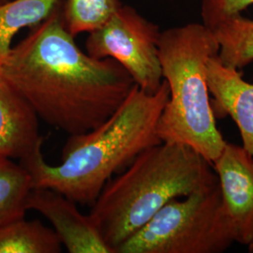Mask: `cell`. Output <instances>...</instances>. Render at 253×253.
I'll return each mask as SVG.
<instances>
[{"label": "cell", "instance_id": "cell-1", "mask_svg": "<svg viewBox=\"0 0 253 253\" xmlns=\"http://www.w3.org/2000/svg\"><path fill=\"white\" fill-rule=\"evenodd\" d=\"M60 1L43 21L13 46L0 74L46 124L69 135L105 122L135 83L112 58L83 52L65 27Z\"/></svg>", "mask_w": 253, "mask_h": 253}, {"label": "cell", "instance_id": "cell-2", "mask_svg": "<svg viewBox=\"0 0 253 253\" xmlns=\"http://www.w3.org/2000/svg\"><path fill=\"white\" fill-rule=\"evenodd\" d=\"M168 98L165 80L153 94L134 84L105 122L85 133L70 135L59 164L46 163L42 148L19 161L30 173L32 188L51 189L76 204L92 206L115 172L162 143L157 128Z\"/></svg>", "mask_w": 253, "mask_h": 253}, {"label": "cell", "instance_id": "cell-3", "mask_svg": "<svg viewBox=\"0 0 253 253\" xmlns=\"http://www.w3.org/2000/svg\"><path fill=\"white\" fill-rule=\"evenodd\" d=\"M217 182L212 163L201 154L188 145L162 142L138 155L124 172L106 183L89 216L117 253L168 202Z\"/></svg>", "mask_w": 253, "mask_h": 253}, {"label": "cell", "instance_id": "cell-4", "mask_svg": "<svg viewBox=\"0 0 253 253\" xmlns=\"http://www.w3.org/2000/svg\"><path fill=\"white\" fill-rule=\"evenodd\" d=\"M218 53L213 32L203 23L163 30L159 57L169 98L157 132L163 143L188 145L209 163L226 141L217 128L207 80V65Z\"/></svg>", "mask_w": 253, "mask_h": 253}, {"label": "cell", "instance_id": "cell-5", "mask_svg": "<svg viewBox=\"0 0 253 253\" xmlns=\"http://www.w3.org/2000/svg\"><path fill=\"white\" fill-rule=\"evenodd\" d=\"M234 243L217 182L168 202L117 253H220Z\"/></svg>", "mask_w": 253, "mask_h": 253}, {"label": "cell", "instance_id": "cell-6", "mask_svg": "<svg viewBox=\"0 0 253 253\" xmlns=\"http://www.w3.org/2000/svg\"><path fill=\"white\" fill-rule=\"evenodd\" d=\"M161 33L158 25L122 4L107 23L89 33L86 53L98 59L116 60L141 89L153 94L163 82L159 57Z\"/></svg>", "mask_w": 253, "mask_h": 253}, {"label": "cell", "instance_id": "cell-7", "mask_svg": "<svg viewBox=\"0 0 253 253\" xmlns=\"http://www.w3.org/2000/svg\"><path fill=\"white\" fill-rule=\"evenodd\" d=\"M235 243L253 242V160L243 146L227 143L212 163Z\"/></svg>", "mask_w": 253, "mask_h": 253}, {"label": "cell", "instance_id": "cell-8", "mask_svg": "<svg viewBox=\"0 0 253 253\" xmlns=\"http://www.w3.org/2000/svg\"><path fill=\"white\" fill-rule=\"evenodd\" d=\"M27 210H35L52 224L61 244L70 253H115L100 235L89 214L84 215L76 203L47 188H32Z\"/></svg>", "mask_w": 253, "mask_h": 253}, {"label": "cell", "instance_id": "cell-9", "mask_svg": "<svg viewBox=\"0 0 253 253\" xmlns=\"http://www.w3.org/2000/svg\"><path fill=\"white\" fill-rule=\"evenodd\" d=\"M207 80L215 118H233L242 146L253 160V84L245 81L238 70L222 63L217 54L208 60Z\"/></svg>", "mask_w": 253, "mask_h": 253}, {"label": "cell", "instance_id": "cell-10", "mask_svg": "<svg viewBox=\"0 0 253 253\" xmlns=\"http://www.w3.org/2000/svg\"><path fill=\"white\" fill-rule=\"evenodd\" d=\"M42 145L36 113L0 74V156L21 161Z\"/></svg>", "mask_w": 253, "mask_h": 253}, {"label": "cell", "instance_id": "cell-11", "mask_svg": "<svg viewBox=\"0 0 253 253\" xmlns=\"http://www.w3.org/2000/svg\"><path fill=\"white\" fill-rule=\"evenodd\" d=\"M62 244L41 220L21 217L0 224V253H59Z\"/></svg>", "mask_w": 253, "mask_h": 253}, {"label": "cell", "instance_id": "cell-12", "mask_svg": "<svg viewBox=\"0 0 253 253\" xmlns=\"http://www.w3.org/2000/svg\"><path fill=\"white\" fill-rule=\"evenodd\" d=\"M61 0H8L0 4V67L9 54L14 37L43 21Z\"/></svg>", "mask_w": 253, "mask_h": 253}, {"label": "cell", "instance_id": "cell-13", "mask_svg": "<svg viewBox=\"0 0 253 253\" xmlns=\"http://www.w3.org/2000/svg\"><path fill=\"white\" fill-rule=\"evenodd\" d=\"M211 31L218 44L217 56L224 65L239 71L253 62V20L240 14Z\"/></svg>", "mask_w": 253, "mask_h": 253}, {"label": "cell", "instance_id": "cell-14", "mask_svg": "<svg viewBox=\"0 0 253 253\" xmlns=\"http://www.w3.org/2000/svg\"><path fill=\"white\" fill-rule=\"evenodd\" d=\"M31 189L27 169L14 160L0 156V224L26 217Z\"/></svg>", "mask_w": 253, "mask_h": 253}, {"label": "cell", "instance_id": "cell-15", "mask_svg": "<svg viewBox=\"0 0 253 253\" xmlns=\"http://www.w3.org/2000/svg\"><path fill=\"white\" fill-rule=\"evenodd\" d=\"M121 5L120 0H66L61 6V17L73 37L89 34L107 23Z\"/></svg>", "mask_w": 253, "mask_h": 253}, {"label": "cell", "instance_id": "cell-16", "mask_svg": "<svg viewBox=\"0 0 253 253\" xmlns=\"http://www.w3.org/2000/svg\"><path fill=\"white\" fill-rule=\"evenodd\" d=\"M252 5L253 0H202V23L211 29L229 19L240 15Z\"/></svg>", "mask_w": 253, "mask_h": 253}, {"label": "cell", "instance_id": "cell-17", "mask_svg": "<svg viewBox=\"0 0 253 253\" xmlns=\"http://www.w3.org/2000/svg\"><path fill=\"white\" fill-rule=\"evenodd\" d=\"M249 252H250V253H253V242L252 244L249 246Z\"/></svg>", "mask_w": 253, "mask_h": 253}, {"label": "cell", "instance_id": "cell-18", "mask_svg": "<svg viewBox=\"0 0 253 253\" xmlns=\"http://www.w3.org/2000/svg\"><path fill=\"white\" fill-rule=\"evenodd\" d=\"M6 1H8V0H0V4H2V3H5Z\"/></svg>", "mask_w": 253, "mask_h": 253}]
</instances>
